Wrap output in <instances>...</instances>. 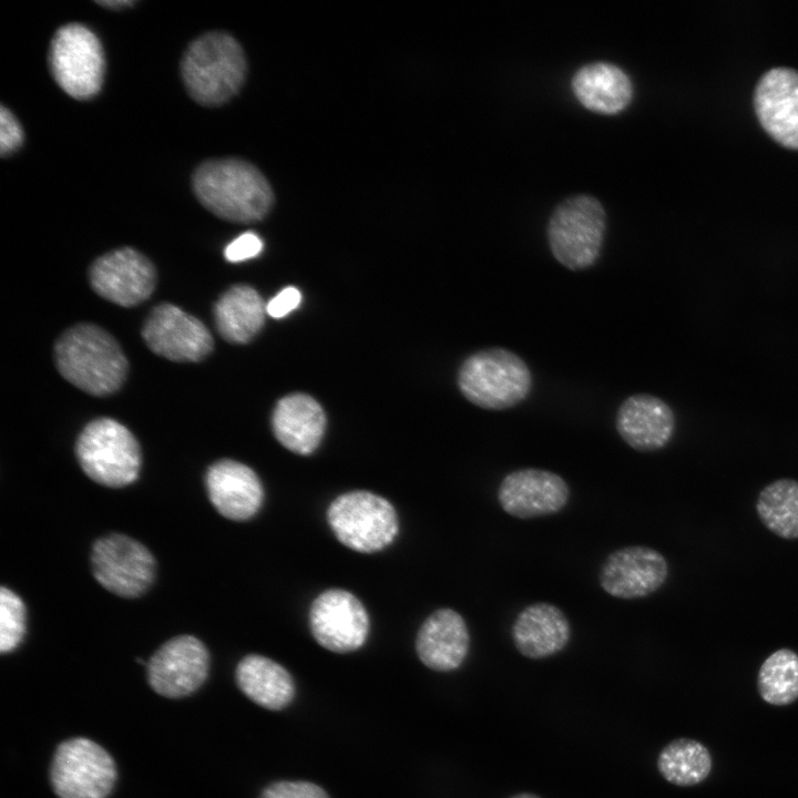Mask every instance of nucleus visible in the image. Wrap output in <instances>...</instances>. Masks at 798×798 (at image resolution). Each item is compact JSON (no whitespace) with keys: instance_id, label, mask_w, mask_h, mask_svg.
<instances>
[{"instance_id":"obj_1","label":"nucleus","mask_w":798,"mask_h":798,"mask_svg":"<svg viewBox=\"0 0 798 798\" xmlns=\"http://www.w3.org/2000/svg\"><path fill=\"white\" fill-rule=\"evenodd\" d=\"M192 187L200 203L214 215L234 223L263 219L274 204L273 190L252 163L234 157L201 163Z\"/></svg>"},{"instance_id":"obj_2","label":"nucleus","mask_w":798,"mask_h":798,"mask_svg":"<svg viewBox=\"0 0 798 798\" xmlns=\"http://www.w3.org/2000/svg\"><path fill=\"white\" fill-rule=\"evenodd\" d=\"M60 375L76 388L93 396H106L123 385L129 364L117 341L93 324L66 329L54 346Z\"/></svg>"},{"instance_id":"obj_3","label":"nucleus","mask_w":798,"mask_h":798,"mask_svg":"<svg viewBox=\"0 0 798 798\" xmlns=\"http://www.w3.org/2000/svg\"><path fill=\"white\" fill-rule=\"evenodd\" d=\"M247 73L245 52L224 31H209L193 40L183 53L181 74L191 98L204 106H219L242 88Z\"/></svg>"},{"instance_id":"obj_4","label":"nucleus","mask_w":798,"mask_h":798,"mask_svg":"<svg viewBox=\"0 0 798 798\" xmlns=\"http://www.w3.org/2000/svg\"><path fill=\"white\" fill-rule=\"evenodd\" d=\"M457 385L472 405L501 411L519 406L530 396L533 376L518 354L503 347H490L462 361Z\"/></svg>"},{"instance_id":"obj_5","label":"nucleus","mask_w":798,"mask_h":798,"mask_svg":"<svg viewBox=\"0 0 798 798\" xmlns=\"http://www.w3.org/2000/svg\"><path fill=\"white\" fill-rule=\"evenodd\" d=\"M606 229L602 204L593 196L566 198L553 211L546 228L550 250L565 268L581 272L601 256Z\"/></svg>"},{"instance_id":"obj_6","label":"nucleus","mask_w":798,"mask_h":798,"mask_svg":"<svg viewBox=\"0 0 798 798\" xmlns=\"http://www.w3.org/2000/svg\"><path fill=\"white\" fill-rule=\"evenodd\" d=\"M83 472L94 482L122 488L133 483L141 470V449L133 433L111 418L88 423L75 442Z\"/></svg>"},{"instance_id":"obj_7","label":"nucleus","mask_w":798,"mask_h":798,"mask_svg":"<svg viewBox=\"0 0 798 798\" xmlns=\"http://www.w3.org/2000/svg\"><path fill=\"white\" fill-rule=\"evenodd\" d=\"M328 524L345 546L361 553L378 552L398 533V516L385 498L365 490L338 495L327 510Z\"/></svg>"},{"instance_id":"obj_8","label":"nucleus","mask_w":798,"mask_h":798,"mask_svg":"<svg viewBox=\"0 0 798 798\" xmlns=\"http://www.w3.org/2000/svg\"><path fill=\"white\" fill-rule=\"evenodd\" d=\"M49 66L55 82L70 96L92 99L101 90L105 72L100 39L82 23L61 25L50 43Z\"/></svg>"},{"instance_id":"obj_9","label":"nucleus","mask_w":798,"mask_h":798,"mask_svg":"<svg viewBox=\"0 0 798 798\" xmlns=\"http://www.w3.org/2000/svg\"><path fill=\"white\" fill-rule=\"evenodd\" d=\"M115 779L113 758L93 740L75 737L57 747L50 781L59 798H106Z\"/></svg>"},{"instance_id":"obj_10","label":"nucleus","mask_w":798,"mask_h":798,"mask_svg":"<svg viewBox=\"0 0 798 798\" xmlns=\"http://www.w3.org/2000/svg\"><path fill=\"white\" fill-rule=\"evenodd\" d=\"M91 570L100 585L112 594L136 598L153 584L156 562L152 552L137 540L111 533L94 541Z\"/></svg>"},{"instance_id":"obj_11","label":"nucleus","mask_w":798,"mask_h":798,"mask_svg":"<svg viewBox=\"0 0 798 798\" xmlns=\"http://www.w3.org/2000/svg\"><path fill=\"white\" fill-rule=\"evenodd\" d=\"M309 626L314 638L324 648L349 653L365 644L369 633V616L352 593L329 589L311 603Z\"/></svg>"},{"instance_id":"obj_12","label":"nucleus","mask_w":798,"mask_h":798,"mask_svg":"<svg viewBox=\"0 0 798 798\" xmlns=\"http://www.w3.org/2000/svg\"><path fill=\"white\" fill-rule=\"evenodd\" d=\"M208 668V651L193 635H180L166 641L146 664L150 686L158 695L168 698L194 693L205 682Z\"/></svg>"},{"instance_id":"obj_13","label":"nucleus","mask_w":798,"mask_h":798,"mask_svg":"<svg viewBox=\"0 0 798 798\" xmlns=\"http://www.w3.org/2000/svg\"><path fill=\"white\" fill-rule=\"evenodd\" d=\"M142 336L154 354L178 362L201 361L214 345L209 330L200 319L167 303L152 309Z\"/></svg>"},{"instance_id":"obj_14","label":"nucleus","mask_w":798,"mask_h":798,"mask_svg":"<svg viewBox=\"0 0 798 798\" xmlns=\"http://www.w3.org/2000/svg\"><path fill=\"white\" fill-rule=\"evenodd\" d=\"M570 495V487L560 474L539 468L509 472L497 491L502 510L520 520L559 513L567 505Z\"/></svg>"},{"instance_id":"obj_15","label":"nucleus","mask_w":798,"mask_h":798,"mask_svg":"<svg viewBox=\"0 0 798 798\" xmlns=\"http://www.w3.org/2000/svg\"><path fill=\"white\" fill-rule=\"evenodd\" d=\"M89 277L98 295L123 307L147 299L156 284L153 264L132 247H121L98 257L90 267Z\"/></svg>"},{"instance_id":"obj_16","label":"nucleus","mask_w":798,"mask_h":798,"mask_svg":"<svg viewBox=\"0 0 798 798\" xmlns=\"http://www.w3.org/2000/svg\"><path fill=\"white\" fill-rule=\"evenodd\" d=\"M668 571L659 551L644 545L624 546L606 556L598 571V583L613 597L637 600L658 591Z\"/></svg>"},{"instance_id":"obj_17","label":"nucleus","mask_w":798,"mask_h":798,"mask_svg":"<svg viewBox=\"0 0 798 798\" xmlns=\"http://www.w3.org/2000/svg\"><path fill=\"white\" fill-rule=\"evenodd\" d=\"M754 105L765 131L786 147L798 149V71L777 66L766 71L754 92Z\"/></svg>"},{"instance_id":"obj_18","label":"nucleus","mask_w":798,"mask_h":798,"mask_svg":"<svg viewBox=\"0 0 798 798\" xmlns=\"http://www.w3.org/2000/svg\"><path fill=\"white\" fill-rule=\"evenodd\" d=\"M676 427L673 409L651 393H635L618 406L615 428L622 440L640 452L663 449L672 440Z\"/></svg>"},{"instance_id":"obj_19","label":"nucleus","mask_w":798,"mask_h":798,"mask_svg":"<svg viewBox=\"0 0 798 798\" xmlns=\"http://www.w3.org/2000/svg\"><path fill=\"white\" fill-rule=\"evenodd\" d=\"M208 499L216 511L233 521H246L264 499L262 482L253 469L232 459L211 464L205 474Z\"/></svg>"},{"instance_id":"obj_20","label":"nucleus","mask_w":798,"mask_h":798,"mask_svg":"<svg viewBox=\"0 0 798 798\" xmlns=\"http://www.w3.org/2000/svg\"><path fill=\"white\" fill-rule=\"evenodd\" d=\"M511 637L522 656L544 659L567 646L571 624L559 606L549 602H535L518 613L511 626Z\"/></svg>"},{"instance_id":"obj_21","label":"nucleus","mask_w":798,"mask_h":798,"mask_svg":"<svg viewBox=\"0 0 798 798\" xmlns=\"http://www.w3.org/2000/svg\"><path fill=\"white\" fill-rule=\"evenodd\" d=\"M416 649L420 661L432 671L459 668L470 651V633L462 615L448 607L431 613L418 631Z\"/></svg>"},{"instance_id":"obj_22","label":"nucleus","mask_w":798,"mask_h":798,"mask_svg":"<svg viewBox=\"0 0 798 798\" xmlns=\"http://www.w3.org/2000/svg\"><path fill=\"white\" fill-rule=\"evenodd\" d=\"M272 427L282 446L294 453L307 456L321 441L326 428L325 412L310 396L289 395L277 402Z\"/></svg>"},{"instance_id":"obj_23","label":"nucleus","mask_w":798,"mask_h":798,"mask_svg":"<svg viewBox=\"0 0 798 798\" xmlns=\"http://www.w3.org/2000/svg\"><path fill=\"white\" fill-rule=\"evenodd\" d=\"M572 89L582 105L602 114L621 112L633 94L631 80L624 71L605 62L581 68L573 76Z\"/></svg>"},{"instance_id":"obj_24","label":"nucleus","mask_w":798,"mask_h":798,"mask_svg":"<svg viewBox=\"0 0 798 798\" xmlns=\"http://www.w3.org/2000/svg\"><path fill=\"white\" fill-rule=\"evenodd\" d=\"M235 677L239 689L266 709H283L295 695L294 681L288 671L263 655L249 654L242 658Z\"/></svg>"},{"instance_id":"obj_25","label":"nucleus","mask_w":798,"mask_h":798,"mask_svg":"<svg viewBox=\"0 0 798 798\" xmlns=\"http://www.w3.org/2000/svg\"><path fill=\"white\" fill-rule=\"evenodd\" d=\"M266 304L260 295L247 285L227 289L214 307L219 335L233 344H246L262 329Z\"/></svg>"},{"instance_id":"obj_26","label":"nucleus","mask_w":798,"mask_h":798,"mask_svg":"<svg viewBox=\"0 0 798 798\" xmlns=\"http://www.w3.org/2000/svg\"><path fill=\"white\" fill-rule=\"evenodd\" d=\"M656 766L658 773L669 784L690 787L707 778L712 770V757L708 749L699 741L678 738L663 747Z\"/></svg>"},{"instance_id":"obj_27","label":"nucleus","mask_w":798,"mask_h":798,"mask_svg":"<svg viewBox=\"0 0 798 798\" xmlns=\"http://www.w3.org/2000/svg\"><path fill=\"white\" fill-rule=\"evenodd\" d=\"M756 512L761 523L781 539H798V481L778 479L758 494Z\"/></svg>"},{"instance_id":"obj_28","label":"nucleus","mask_w":798,"mask_h":798,"mask_svg":"<svg viewBox=\"0 0 798 798\" xmlns=\"http://www.w3.org/2000/svg\"><path fill=\"white\" fill-rule=\"evenodd\" d=\"M760 697L768 704L785 706L798 698V654L779 648L761 664L757 676Z\"/></svg>"},{"instance_id":"obj_29","label":"nucleus","mask_w":798,"mask_h":798,"mask_svg":"<svg viewBox=\"0 0 798 798\" xmlns=\"http://www.w3.org/2000/svg\"><path fill=\"white\" fill-rule=\"evenodd\" d=\"M27 612L21 597L12 590H0V651L10 653L22 642L25 634Z\"/></svg>"},{"instance_id":"obj_30","label":"nucleus","mask_w":798,"mask_h":798,"mask_svg":"<svg viewBox=\"0 0 798 798\" xmlns=\"http://www.w3.org/2000/svg\"><path fill=\"white\" fill-rule=\"evenodd\" d=\"M260 798H329L326 791L309 781H277L269 785Z\"/></svg>"},{"instance_id":"obj_31","label":"nucleus","mask_w":798,"mask_h":798,"mask_svg":"<svg viewBox=\"0 0 798 798\" xmlns=\"http://www.w3.org/2000/svg\"><path fill=\"white\" fill-rule=\"evenodd\" d=\"M23 130L14 114L4 105L0 108V154H13L23 143Z\"/></svg>"},{"instance_id":"obj_32","label":"nucleus","mask_w":798,"mask_h":798,"mask_svg":"<svg viewBox=\"0 0 798 798\" xmlns=\"http://www.w3.org/2000/svg\"><path fill=\"white\" fill-rule=\"evenodd\" d=\"M263 248V242L254 233H244L232 243H229L225 250V258L229 262L237 263L257 256Z\"/></svg>"},{"instance_id":"obj_33","label":"nucleus","mask_w":798,"mask_h":798,"mask_svg":"<svg viewBox=\"0 0 798 798\" xmlns=\"http://www.w3.org/2000/svg\"><path fill=\"white\" fill-rule=\"evenodd\" d=\"M301 295L295 287H286L266 304V313L273 318H282L300 303Z\"/></svg>"},{"instance_id":"obj_34","label":"nucleus","mask_w":798,"mask_h":798,"mask_svg":"<svg viewBox=\"0 0 798 798\" xmlns=\"http://www.w3.org/2000/svg\"><path fill=\"white\" fill-rule=\"evenodd\" d=\"M98 4L110 9V10H122L127 7L133 6L135 2L131 0H103V1H95Z\"/></svg>"},{"instance_id":"obj_35","label":"nucleus","mask_w":798,"mask_h":798,"mask_svg":"<svg viewBox=\"0 0 798 798\" xmlns=\"http://www.w3.org/2000/svg\"><path fill=\"white\" fill-rule=\"evenodd\" d=\"M509 798H542V797H540L539 795L533 794V792H519Z\"/></svg>"}]
</instances>
